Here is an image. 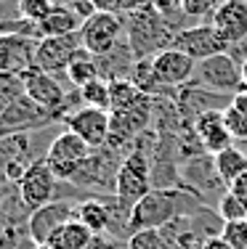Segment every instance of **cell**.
I'll list each match as a JSON object with an SVG mask.
<instances>
[{
    "label": "cell",
    "mask_w": 247,
    "mask_h": 249,
    "mask_svg": "<svg viewBox=\"0 0 247 249\" xmlns=\"http://www.w3.org/2000/svg\"><path fill=\"white\" fill-rule=\"evenodd\" d=\"M48 124H56V120L45 109H40V106L24 93L19 101H14V104L0 114V138L38 133V130L48 127Z\"/></svg>",
    "instance_id": "obj_12"
},
{
    "label": "cell",
    "mask_w": 247,
    "mask_h": 249,
    "mask_svg": "<svg viewBox=\"0 0 247 249\" xmlns=\"http://www.w3.org/2000/svg\"><path fill=\"white\" fill-rule=\"evenodd\" d=\"M242 77H245V85H247V61L242 64Z\"/></svg>",
    "instance_id": "obj_42"
},
{
    "label": "cell",
    "mask_w": 247,
    "mask_h": 249,
    "mask_svg": "<svg viewBox=\"0 0 247 249\" xmlns=\"http://www.w3.org/2000/svg\"><path fill=\"white\" fill-rule=\"evenodd\" d=\"M122 24H125V37L131 43V51L136 56V61L154 58L162 51L173 48V40L178 35V29L170 24L168 19H162L152 5L133 16H122Z\"/></svg>",
    "instance_id": "obj_2"
},
{
    "label": "cell",
    "mask_w": 247,
    "mask_h": 249,
    "mask_svg": "<svg viewBox=\"0 0 247 249\" xmlns=\"http://www.w3.org/2000/svg\"><path fill=\"white\" fill-rule=\"evenodd\" d=\"M194 133H197L205 154H210V157H218L221 151L234 146V138L226 127V120H223V111H205V114H199L194 120Z\"/></svg>",
    "instance_id": "obj_20"
},
{
    "label": "cell",
    "mask_w": 247,
    "mask_h": 249,
    "mask_svg": "<svg viewBox=\"0 0 247 249\" xmlns=\"http://www.w3.org/2000/svg\"><path fill=\"white\" fill-rule=\"evenodd\" d=\"M215 170H218L221 180L226 183V188H228L239 175L247 173V151H242L237 143L228 146L226 151H221L218 157H215Z\"/></svg>",
    "instance_id": "obj_24"
},
{
    "label": "cell",
    "mask_w": 247,
    "mask_h": 249,
    "mask_svg": "<svg viewBox=\"0 0 247 249\" xmlns=\"http://www.w3.org/2000/svg\"><path fill=\"white\" fill-rule=\"evenodd\" d=\"M109 88H112V111H131V109H136V106H141L146 98H149V96H144L131 80L109 82Z\"/></svg>",
    "instance_id": "obj_27"
},
{
    "label": "cell",
    "mask_w": 247,
    "mask_h": 249,
    "mask_svg": "<svg viewBox=\"0 0 247 249\" xmlns=\"http://www.w3.org/2000/svg\"><path fill=\"white\" fill-rule=\"evenodd\" d=\"M58 3H54V0H21L19 11H21V19L32 21V24H43L45 19L51 16V11L56 8Z\"/></svg>",
    "instance_id": "obj_30"
},
{
    "label": "cell",
    "mask_w": 247,
    "mask_h": 249,
    "mask_svg": "<svg viewBox=\"0 0 247 249\" xmlns=\"http://www.w3.org/2000/svg\"><path fill=\"white\" fill-rule=\"evenodd\" d=\"M77 220L85 225L93 236L112 233V212H109L107 196L82 199L80 204H77Z\"/></svg>",
    "instance_id": "obj_22"
},
{
    "label": "cell",
    "mask_w": 247,
    "mask_h": 249,
    "mask_svg": "<svg viewBox=\"0 0 247 249\" xmlns=\"http://www.w3.org/2000/svg\"><path fill=\"white\" fill-rule=\"evenodd\" d=\"M40 40L21 35H0V74H27L35 69V51Z\"/></svg>",
    "instance_id": "obj_18"
},
{
    "label": "cell",
    "mask_w": 247,
    "mask_h": 249,
    "mask_svg": "<svg viewBox=\"0 0 247 249\" xmlns=\"http://www.w3.org/2000/svg\"><path fill=\"white\" fill-rule=\"evenodd\" d=\"M5 194H8V188H5V191H3V194H0V201H3V199H5Z\"/></svg>",
    "instance_id": "obj_43"
},
{
    "label": "cell",
    "mask_w": 247,
    "mask_h": 249,
    "mask_svg": "<svg viewBox=\"0 0 247 249\" xmlns=\"http://www.w3.org/2000/svg\"><path fill=\"white\" fill-rule=\"evenodd\" d=\"M32 135L35 133L0 138V183L3 186L14 188L21 180V175L29 170V164L40 159L32 151Z\"/></svg>",
    "instance_id": "obj_15"
},
{
    "label": "cell",
    "mask_w": 247,
    "mask_h": 249,
    "mask_svg": "<svg viewBox=\"0 0 247 249\" xmlns=\"http://www.w3.org/2000/svg\"><path fill=\"white\" fill-rule=\"evenodd\" d=\"M35 249H51V247H35Z\"/></svg>",
    "instance_id": "obj_45"
},
{
    "label": "cell",
    "mask_w": 247,
    "mask_h": 249,
    "mask_svg": "<svg viewBox=\"0 0 247 249\" xmlns=\"http://www.w3.org/2000/svg\"><path fill=\"white\" fill-rule=\"evenodd\" d=\"M91 154H93V149L80 135H75L72 130H61L48 143V149H45V162H48V167L54 170V175L58 180L69 183Z\"/></svg>",
    "instance_id": "obj_7"
},
{
    "label": "cell",
    "mask_w": 247,
    "mask_h": 249,
    "mask_svg": "<svg viewBox=\"0 0 247 249\" xmlns=\"http://www.w3.org/2000/svg\"><path fill=\"white\" fill-rule=\"evenodd\" d=\"M91 5L98 14H117L120 16V0H91Z\"/></svg>",
    "instance_id": "obj_40"
},
{
    "label": "cell",
    "mask_w": 247,
    "mask_h": 249,
    "mask_svg": "<svg viewBox=\"0 0 247 249\" xmlns=\"http://www.w3.org/2000/svg\"><path fill=\"white\" fill-rule=\"evenodd\" d=\"M80 101L88 109H98V111H112V88L107 80H93L91 85H85L80 90Z\"/></svg>",
    "instance_id": "obj_28"
},
{
    "label": "cell",
    "mask_w": 247,
    "mask_h": 249,
    "mask_svg": "<svg viewBox=\"0 0 247 249\" xmlns=\"http://www.w3.org/2000/svg\"><path fill=\"white\" fill-rule=\"evenodd\" d=\"M72 220H77V204L69 199H56L51 204L40 207V210L29 212V223H27L29 239H32L35 247H45L61 225Z\"/></svg>",
    "instance_id": "obj_13"
},
{
    "label": "cell",
    "mask_w": 247,
    "mask_h": 249,
    "mask_svg": "<svg viewBox=\"0 0 247 249\" xmlns=\"http://www.w3.org/2000/svg\"><path fill=\"white\" fill-rule=\"evenodd\" d=\"M98 67H96V58L91 56L88 51H80L77 58H75L72 64L67 67V72H64V80H67V85H72L75 90H82L85 85H91L93 80H98Z\"/></svg>",
    "instance_id": "obj_25"
},
{
    "label": "cell",
    "mask_w": 247,
    "mask_h": 249,
    "mask_svg": "<svg viewBox=\"0 0 247 249\" xmlns=\"http://www.w3.org/2000/svg\"><path fill=\"white\" fill-rule=\"evenodd\" d=\"M128 249H173L162 231H141L128 239Z\"/></svg>",
    "instance_id": "obj_32"
},
{
    "label": "cell",
    "mask_w": 247,
    "mask_h": 249,
    "mask_svg": "<svg viewBox=\"0 0 247 249\" xmlns=\"http://www.w3.org/2000/svg\"><path fill=\"white\" fill-rule=\"evenodd\" d=\"M152 164H149V154L144 151L141 138L133 143V149L125 154L117 173V186H114V196L122 207L133 210L146 194L152 191Z\"/></svg>",
    "instance_id": "obj_4"
},
{
    "label": "cell",
    "mask_w": 247,
    "mask_h": 249,
    "mask_svg": "<svg viewBox=\"0 0 247 249\" xmlns=\"http://www.w3.org/2000/svg\"><path fill=\"white\" fill-rule=\"evenodd\" d=\"M221 3L223 0H181V11L186 19H210Z\"/></svg>",
    "instance_id": "obj_33"
},
{
    "label": "cell",
    "mask_w": 247,
    "mask_h": 249,
    "mask_svg": "<svg viewBox=\"0 0 247 249\" xmlns=\"http://www.w3.org/2000/svg\"><path fill=\"white\" fill-rule=\"evenodd\" d=\"M221 239L231 249H247V217L245 220H237V223H226Z\"/></svg>",
    "instance_id": "obj_35"
},
{
    "label": "cell",
    "mask_w": 247,
    "mask_h": 249,
    "mask_svg": "<svg viewBox=\"0 0 247 249\" xmlns=\"http://www.w3.org/2000/svg\"><path fill=\"white\" fill-rule=\"evenodd\" d=\"M5 188H8V186H3V183H0V194H3V191H5Z\"/></svg>",
    "instance_id": "obj_44"
},
{
    "label": "cell",
    "mask_w": 247,
    "mask_h": 249,
    "mask_svg": "<svg viewBox=\"0 0 247 249\" xmlns=\"http://www.w3.org/2000/svg\"><path fill=\"white\" fill-rule=\"evenodd\" d=\"M178 173H181V188L194 191L208 207H213V199L215 207H218L221 196L228 191L226 183L221 180L218 170H215V157H210V154H199V157L181 162Z\"/></svg>",
    "instance_id": "obj_6"
},
{
    "label": "cell",
    "mask_w": 247,
    "mask_h": 249,
    "mask_svg": "<svg viewBox=\"0 0 247 249\" xmlns=\"http://www.w3.org/2000/svg\"><path fill=\"white\" fill-rule=\"evenodd\" d=\"M223 120H226V127H228V133H231L234 141H247V114L242 109H237V106L231 104L223 111Z\"/></svg>",
    "instance_id": "obj_34"
},
{
    "label": "cell",
    "mask_w": 247,
    "mask_h": 249,
    "mask_svg": "<svg viewBox=\"0 0 247 249\" xmlns=\"http://www.w3.org/2000/svg\"><path fill=\"white\" fill-rule=\"evenodd\" d=\"M149 5L162 16V19H168L170 24H173L178 16H184V11H181V0H149ZM175 29H178V27H175ZM178 32H181V29H178Z\"/></svg>",
    "instance_id": "obj_36"
},
{
    "label": "cell",
    "mask_w": 247,
    "mask_h": 249,
    "mask_svg": "<svg viewBox=\"0 0 247 249\" xmlns=\"http://www.w3.org/2000/svg\"><path fill=\"white\" fill-rule=\"evenodd\" d=\"M93 58H96L101 80H107V82L131 80V72H133V67H136V56H133V51H131L128 37H122L120 43H117V48L109 51L107 56H93Z\"/></svg>",
    "instance_id": "obj_21"
},
{
    "label": "cell",
    "mask_w": 247,
    "mask_h": 249,
    "mask_svg": "<svg viewBox=\"0 0 247 249\" xmlns=\"http://www.w3.org/2000/svg\"><path fill=\"white\" fill-rule=\"evenodd\" d=\"M67 3H75V0H67Z\"/></svg>",
    "instance_id": "obj_46"
},
{
    "label": "cell",
    "mask_w": 247,
    "mask_h": 249,
    "mask_svg": "<svg viewBox=\"0 0 247 249\" xmlns=\"http://www.w3.org/2000/svg\"><path fill=\"white\" fill-rule=\"evenodd\" d=\"M210 24L221 32L228 45H237L247 37V3L245 0H223L210 16Z\"/></svg>",
    "instance_id": "obj_19"
},
{
    "label": "cell",
    "mask_w": 247,
    "mask_h": 249,
    "mask_svg": "<svg viewBox=\"0 0 247 249\" xmlns=\"http://www.w3.org/2000/svg\"><path fill=\"white\" fill-rule=\"evenodd\" d=\"M189 85L202 88V90H210V93H218V96H228V98L247 90L245 77H242V64L237 58H231L228 53L199 61Z\"/></svg>",
    "instance_id": "obj_5"
},
{
    "label": "cell",
    "mask_w": 247,
    "mask_h": 249,
    "mask_svg": "<svg viewBox=\"0 0 247 249\" xmlns=\"http://www.w3.org/2000/svg\"><path fill=\"white\" fill-rule=\"evenodd\" d=\"M80 51H85L80 32L61 35V37H45L38 43V51H35V69L54 77H64L67 67L77 58Z\"/></svg>",
    "instance_id": "obj_11"
},
{
    "label": "cell",
    "mask_w": 247,
    "mask_h": 249,
    "mask_svg": "<svg viewBox=\"0 0 247 249\" xmlns=\"http://www.w3.org/2000/svg\"><path fill=\"white\" fill-rule=\"evenodd\" d=\"M228 194H234V196H237V199L247 207V173H245V175H239L237 180H234L231 186H228Z\"/></svg>",
    "instance_id": "obj_39"
},
{
    "label": "cell",
    "mask_w": 247,
    "mask_h": 249,
    "mask_svg": "<svg viewBox=\"0 0 247 249\" xmlns=\"http://www.w3.org/2000/svg\"><path fill=\"white\" fill-rule=\"evenodd\" d=\"M82 27V19L72 11V5L69 3H58L54 11H51V16L40 24V40L45 37H61V35H75L80 32Z\"/></svg>",
    "instance_id": "obj_23"
},
{
    "label": "cell",
    "mask_w": 247,
    "mask_h": 249,
    "mask_svg": "<svg viewBox=\"0 0 247 249\" xmlns=\"http://www.w3.org/2000/svg\"><path fill=\"white\" fill-rule=\"evenodd\" d=\"M215 210H218V215H221L223 223H237V220H245V217H247V207L234 196V194H228V191L221 196V201H218Z\"/></svg>",
    "instance_id": "obj_31"
},
{
    "label": "cell",
    "mask_w": 247,
    "mask_h": 249,
    "mask_svg": "<svg viewBox=\"0 0 247 249\" xmlns=\"http://www.w3.org/2000/svg\"><path fill=\"white\" fill-rule=\"evenodd\" d=\"M144 8H149V0H120V16H133Z\"/></svg>",
    "instance_id": "obj_38"
},
{
    "label": "cell",
    "mask_w": 247,
    "mask_h": 249,
    "mask_svg": "<svg viewBox=\"0 0 247 249\" xmlns=\"http://www.w3.org/2000/svg\"><path fill=\"white\" fill-rule=\"evenodd\" d=\"M152 69H154L157 82H160L168 93L175 96L178 88H184V85L191 82L194 69H197V61L189 58L186 53L175 51V48H168V51H162L160 56L152 58Z\"/></svg>",
    "instance_id": "obj_16"
},
{
    "label": "cell",
    "mask_w": 247,
    "mask_h": 249,
    "mask_svg": "<svg viewBox=\"0 0 247 249\" xmlns=\"http://www.w3.org/2000/svg\"><path fill=\"white\" fill-rule=\"evenodd\" d=\"M122 37H125V24H122V16H117V14H98L96 11L80 27L82 48L91 56H107L109 51L117 48V43Z\"/></svg>",
    "instance_id": "obj_10"
},
{
    "label": "cell",
    "mask_w": 247,
    "mask_h": 249,
    "mask_svg": "<svg viewBox=\"0 0 247 249\" xmlns=\"http://www.w3.org/2000/svg\"><path fill=\"white\" fill-rule=\"evenodd\" d=\"M91 239H93L91 231H88L80 220H72V223L61 225V228L51 236V241L45 247H51V249H85Z\"/></svg>",
    "instance_id": "obj_26"
},
{
    "label": "cell",
    "mask_w": 247,
    "mask_h": 249,
    "mask_svg": "<svg viewBox=\"0 0 247 249\" xmlns=\"http://www.w3.org/2000/svg\"><path fill=\"white\" fill-rule=\"evenodd\" d=\"M29 210L21 204L16 188H8L0 201V249H35L29 239Z\"/></svg>",
    "instance_id": "obj_9"
},
{
    "label": "cell",
    "mask_w": 247,
    "mask_h": 249,
    "mask_svg": "<svg viewBox=\"0 0 247 249\" xmlns=\"http://www.w3.org/2000/svg\"><path fill=\"white\" fill-rule=\"evenodd\" d=\"M122 159H125V151H117L112 146L93 149V154L85 159V164L75 173V178L69 183L75 188H80V191H85L88 199L114 196L117 173H120Z\"/></svg>",
    "instance_id": "obj_3"
},
{
    "label": "cell",
    "mask_w": 247,
    "mask_h": 249,
    "mask_svg": "<svg viewBox=\"0 0 247 249\" xmlns=\"http://www.w3.org/2000/svg\"><path fill=\"white\" fill-rule=\"evenodd\" d=\"M208 207L189 188H152L131 210V236L141 231H162L181 217H191Z\"/></svg>",
    "instance_id": "obj_1"
},
{
    "label": "cell",
    "mask_w": 247,
    "mask_h": 249,
    "mask_svg": "<svg viewBox=\"0 0 247 249\" xmlns=\"http://www.w3.org/2000/svg\"><path fill=\"white\" fill-rule=\"evenodd\" d=\"M21 96H24V77L21 74H0V114Z\"/></svg>",
    "instance_id": "obj_29"
},
{
    "label": "cell",
    "mask_w": 247,
    "mask_h": 249,
    "mask_svg": "<svg viewBox=\"0 0 247 249\" xmlns=\"http://www.w3.org/2000/svg\"><path fill=\"white\" fill-rule=\"evenodd\" d=\"M202 249H231V247H228L226 241L221 239V236H213V239H208V241L202 244Z\"/></svg>",
    "instance_id": "obj_41"
},
{
    "label": "cell",
    "mask_w": 247,
    "mask_h": 249,
    "mask_svg": "<svg viewBox=\"0 0 247 249\" xmlns=\"http://www.w3.org/2000/svg\"><path fill=\"white\" fill-rule=\"evenodd\" d=\"M245 3H247V0H245Z\"/></svg>",
    "instance_id": "obj_47"
},
{
    "label": "cell",
    "mask_w": 247,
    "mask_h": 249,
    "mask_svg": "<svg viewBox=\"0 0 247 249\" xmlns=\"http://www.w3.org/2000/svg\"><path fill=\"white\" fill-rule=\"evenodd\" d=\"M14 188H16V194H19L21 204H24L29 212H35V210H40V207L56 201L58 178L54 175V170L48 167L45 157H40L29 164V170L21 175V180L16 183Z\"/></svg>",
    "instance_id": "obj_8"
},
{
    "label": "cell",
    "mask_w": 247,
    "mask_h": 249,
    "mask_svg": "<svg viewBox=\"0 0 247 249\" xmlns=\"http://www.w3.org/2000/svg\"><path fill=\"white\" fill-rule=\"evenodd\" d=\"M85 249H120V239H114V236H109V233L93 236Z\"/></svg>",
    "instance_id": "obj_37"
},
{
    "label": "cell",
    "mask_w": 247,
    "mask_h": 249,
    "mask_svg": "<svg viewBox=\"0 0 247 249\" xmlns=\"http://www.w3.org/2000/svg\"><path fill=\"white\" fill-rule=\"evenodd\" d=\"M64 130H72L75 135H80L91 149H101L109 141V111H98V109H82L72 111L69 117H64Z\"/></svg>",
    "instance_id": "obj_17"
},
{
    "label": "cell",
    "mask_w": 247,
    "mask_h": 249,
    "mask_svg": "<svg viewBox=\"0 0 247 249\" xmlns=\"http://www.w3.org/2000/svg\"><path fill=\"white\" fill-rule=\"evenodd\" d=\"M173 48L186 53L194 61H205V58H213V56H221V53H228L231 45L221 37V32L215 29L210 21L205 24H197V27H186L175 35L173 40Z\"/></svg>",
    "instance_id": "obj_14"
}]
</instances>
